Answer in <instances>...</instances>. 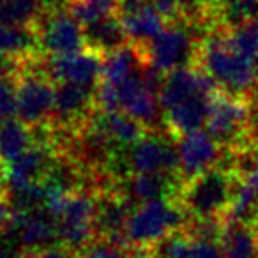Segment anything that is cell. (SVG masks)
<instances>
[{"instance_id":"obj_1","label":"cell","mask_w":258,"mask_h":258,"mask_svg":"<svg viewBox=\"0 0 258 258\" xmlns=\"http://www.w3.org/2000/svg\"><path fill=\"white\" fill-rule=\"evenodd\" d=\"M195 64L204 69L223 92L253 97L256 62L233 50L226 41L225 30L211 29L202 36Z\"/></svg>"},{"instance_id":"obj_2","label":"cell","mask_w":258,"mask_h":258,"mask_svg":"<svg viewBox=\"0 0 258 258\" xmlns=\"http://www.w3.org/2000/svg\"><path fill=\"white\" fill-rule=\"evenodd\" d=\"M207 131L226 151L254 147V104L251 97L218 92L212 96L207 115Z\"/></svg>"},{"instance_id":"obj_3","label":"cell","mask_w":258,"mask_h":258,"mask_svg":"<svg viewBox=\"0 0 258 258\" xmlns=\"http://www.w3.org/2000/svg\"><path fill=\"white\" fill-rule=\"evenodd\" d=\"M237 179L235 170L218 165L184 182L175 200L187 218H225Z\"/></svg>"},{"instance_id":"obj_4","label":"cell","mask_w":258,"mask_h":258,"mask_svg":"<svg viewBox=\"0 0 258 258\" xmlns=\"http://www.w3.org/2000/svg\"><path fill=\"white\" fill-rule=\"evenodd\" d=\"M187 214L175 198H159L140 204L131 211L125 226V237L131 249L142 251L154 246L166 235L180 230Z\"/></svg>"},{"instance_id":"obj_5","label":"cell","mask_w":258,"mask_h":258,"mask_svg":"<svg viewBox=\"0 0 258 258\" xmlns=\"http://www.w3.org/2000/svg\"><path fill=\"white\" fill-rule=\"evenodd\" d=\"M195 29L204 27L187 20L168 22V25L154 39L149 41L147 46H144L147 62L165 75L173 69L195 64L202 39V36L195 34Z\"/></svg>"},{"instance_id":"obj_6","label":"cell","mask_w":258,"mask_h":258,"mask_svg":"<svg viewBox=\"0 0 258 258\" xmlns=\"http://www.w3.org/2000/svg\"><path fill=\"white\" fill-rule=\"evenodd\" d=\"M39 57L27 60L15 78L16 117L32 127L50 124L55 103L53 82L39 69Z\"/></svg>"},{"instance_id":"obj_7","label":"cell","mask_w":258,"mask_h":258,"mask_svg":"<svg viewBox=\"0 0 258 258\" xmlns=\"http://www.w3.org/2000/svg\"><path fill=\"white\" fill-rule=\"evenodd\" d=\"M96 189L83 187L69 195L64 209L57 218L60 244L78 253L96 239Z\"/></svg>"},{"instance_id":"obj_8","label":"cell","mask_w":258,"mask_h":258,"mask_svg":"<svg viewBox=\"0 0 258 258\" xmlns=\"http://www.w3.org/2000/svg\"><path fill=\"white\" fill-rule=\"evenodd\" d=\"M43 55H71L85 50L83 25L66 6L44 9L34 25Z\"/></svg>"},{"instance_id":"obj_9","label":"cell","mask_w":258,"mask_h":258,"mask_svg":"<svg viewBox=\"0 0 258 258\" xmlns=\"http://www.w3.org/2000/svg\"><path fill=\"white\" fill-rule=\"evenodd\" d=\"M103 53L85 48L71 55H41L37 66L55 83H75L96 90L101 78Z\"/></svg>"},{"instance_id":"obj_10","label":"cell","mask_w":258,"mask_h":258,"mask_svg":"<svg viewBox=\"0 0 258 258\" xmlns=\"http://www.w3.org/2000/svg\"><path fill=\"white\" fill-rule=\"evenodd\" d=\"M96 111V90L75 83H58L50 125L60 133H73L85 125Z\"/></svg>"},{"instance_id":"obj_11","label":"cell","mask_w":258,"mask_h":258,"mask_svg":"<svg viewBox=\"0 0 258 258\" xmlns=\"http://www.w3.org/2000/svg\"><path fill=\"white\" fill-rule=\"evenodd\" d=\"M4 235L18 249L30 253L60 244L57 219L48 214L44 209L15 212L11 225Z\"/></svg>"},{"instance_id":"obj_12","label":"cell","mask_w":258,"mask_h":258,"mask_svg":"<svg viewBox=\"0 0 258 258\" xmlns=\"http://www.w3.org/2000/svg\"><path fill=\"white\" fill-rule=\"evenodd\" d=\"M131 211L133 205L115 189L113 180L110 186L96 189V218H94L96 239L129 247L125 226Z\"/></svg>"},{"instance_id":"obj_13","label":"cell","mask_w":258,"mask_h":258,"mask_svg":"<svg viewBox=\"0 0 258 258\" xmlns=\"http://www.w3.org/2000/svg\"><path fill=\"white\" fill-rule=\"evenodd\" d=\"M142 66L137 73L129 76L127 80L120 83L118 87V97H120V110L127 115L140 120L149 129H161V103H159V94L147 83L144 76Z\"/></svg>"},{"instance_id":"obj_14","label":"cell","mask_w":258,"mask_h":258,"mask_svg":"<svg viewBox=\"0 0 258 258\" xmlns=\"http://www.w3.org/2000/svg\"><path fill=\"white\" fill-rule=\"evenodd\" d=\"M177 149L180 159V177L184 182L218 166L225 156V149L212 138L209 131L202 129L177 137Z\"/></svg>"},{"instance_id":"obj_15","label":"cell","mask_w":258,"mask_h":258,"mask_svg":"<svg viewBox=\"0 0 258 258\" xmlns=\"http://www.w3.org/2000/svg\"><path fill=\"white\" fill-rule=\"evenodd\" d=\"M184 180L177 173L165 172H142L131 173L120 180H113V187L133 205L159 198H177Z\"/></svg>"},{"instance_id":"obj_16","label":"cell","mask_w":258,"mask_h":258,"mask_svg":"<svg viewBox=\"0 0 258 258\" xmlns=\"http://www.w3.org/2000/svg\"><path fill=\"white\" fill-rule=\"evenodd\" d=\"M97 127L104 133V137L110 140V144L115 149H125L137 144L138 140L145 137L151 131L147 125H144L140 120L127 115L125 111H96L94 115Z\"/></svg>"},{"instance_id":"obj_17","label":"cell","mask_w":258,"mask_h":258,"mask_svg":"<svg viewBox=\"0 0 258 258\" xmlns=\"http://www.w3.org/2000/svg\"><path fill=\"white\" fill-rule=\"evenodd\" d=\"M124 23L125 34L131 44L137 46H147L149 41H152L163 29H165V16L154 8L151 0H145L144 4L137 6L133 9L118 13Z\"/></svg>"},{"instance_id":"obj_18","label":"cell","mask_w":258,"mask_h":258,"mask_svg":"<svg viewBox=\"0 0 258 258\" xmlns=\"http://www.w3.org/2000/svg\"><path fill=\"white\" fill-rule=\"evenodd\" d=\"M36 142V129L22 118L13 117L0 122V168L15 161Z\"/></svg>"},{"instance_id":"obj_19","label":"cell","mask_w":258,"mask_h":258,"mask_svg":"<svg viewBox=\"0 0 258 258\" xmlns=\"http://www.w3.org/2000/svg\"><path fill=\"white\" fill-rule=\"evenodd\" d=\"M0 55L18 60H32L43 55L34 27H18L0 22Z\"/></svg>"},{"instance_id":"obj_20","label":"cell","mask_w":258,"mask_h":258,"mask_svg":"<svg viewBox=\"0 0 258 258\" xmlns=\"http://www.w3.org/2000/svg\"><path fill=\"white\" fill-rule=\"evenodd\" d=\"M219 242L223 258H258V232L251 223L225 219Z\"/></svg>"},{"instance_id":"obj_21","label":"cell","mask_w":258,"mask_h":258,"mask_svg":"<svg viewBox=\"0 0 258 258\" xmlns=\"http://www.w3.org/2000/svg\"><path fill=\"white\" fill-rule=\"evenodd\" d=\"M83 30H85V48L96 50L103 55L125 46V41H129L118 13L90 23L83 27Z\"/></svg>"},{"instance_id":"obj_22","label":"cell","mask_w":258,"mask_h":258,"mask_svg":"<svg viewBox=\"0 0 258 258\" xmlns=\"http://www.w3.org/2000/svg\"><path fill=\"white\" fill-rule=\"evenodd\" d=\"M258 18V0H211L209 20L212 29L232 30Z\"/></svg>"},{"instance_id":"obj_23","label":"cell","mask_w":258,"mask_h":258,"mask_svg":"<svg viewBox=\"0 0 258 258\" xmlns=\"http://www.w3.org/2000/svg\"><path fill=\"white\" fill-rule=\"evenodd\" d=\"M44 9V0H0V22L18 27H34Z\"/></svg>"},{"instance_id":"obj_24","label":"cell","mask_w":258,"mask_h":258,"mask_svg":"<svg viewBox=\"0 0 258 258\" xmlns=\"http://www.w3.org/2000/svg\"><path fill=\"white\" fill-rule=\"evenodd\" d=\"M66 9L87 27L106 16L117 15L120 6L118 0H66Z\"/></svg>"},{"instance_id":"obj_25","label":"cell","mask_w":258,"mask_h":258,"mask_svg":"<svg viewBox=\"0 0 258 258\" xmlns=\"http://www.w3.org/2000/svg\"><path fill=\"white\" fill-rule=\"evenodd\" d=\"M225 36L233 50L258 62V18L249 20L232 30H225Z\"/></svg>"},{"instance_id":"obj_26","label":"cell","mask_w":258,"mask_h":258,"mask_svg":"<svg viewBox=\"0 0 258 258\" xmlns=\"http://www.w3.org/2000/svg\"><path fill=\"white\" fill-rule=\"evenodd\" d=\"M75 258H138V253L131 247L118 246L103 239H94L89 246L75 253Z\"/></svg>"},{"instance_id":"obj_27","label":"cell","mask_w":258,"mask_h":258,"mask_svg":"<svg viewBox=\"0 0 258 258\" xmlns=\"http://www.w3.org/2000/svg\"><path fill=\"white\" fill-rule=\"evenodd\" d=\"M16 115L15 80L0 78V122L9 120Z\"/></svg>"},{"instance_id":"obj_28","label":"cell","mask_w":258,"mask_h":258,"mask_svg":"<svg viewBox=\"0 0 258 258\" xmlns=\"http://www.w3.org/2000/svg\"><path fill=\"white\" fill-rule=\"evenodd\" d=\"M187 258H223L221 242H218V240H193Z\"/></svg>"},{"instance_id":"obj_29","label":"cell","mask_w":258,"mask_h":258,"mask_svg":"<svg viewBox=\"0 0 258 258\" xmlns=\"http://www.w3.org/2000/svg\"><path fill=\"white\" fill-rule=\"evenodd\" d=\"M154 8L165 16L166 22L182 20V6L179 0H151Z\"/></svg>"},{"instance_id":"obj_30","label":"cell","mask_w":258,"mask_h":258,"mask_svg":"<svg viewBox=\"0 0 258 258\" xmlns=\"http://www.w3.org/2000/svg\"><path fill=\"white\" fill-rule=\"evenodd\" d=\"M13 214H15V211L9 204L8 195H6L4 187L0 186V235H4L8 232L9 225L13 221Z\"/></svg>"},{"instance_id":"obj_31","label":"cell","mask_w":258,"mask_h":258,"mask_svg":"<svg viewBox=\"0 0 258 258\" xmlns=\"http://www.w3.org/2000/svg\"><path fill=\"white\" fill-rule=\"evenodd\" d=\"M30 258H75V253L62 244H58V246H51L46 249L30 253Z\"/></svg>"},{"instance_id":"obj_32","label":"cell","mask_w":258,"mask_h":258,"mask_svg":"<svg viewBox=\"0 0 258 258\" xmlns=\"http://www.w3.org/2000/svg\"><path fill=\"white\" fill-rule=\"evenodd\" d=\"M20 251L22 249H18L8 237L2 239V235H0V258H18Z\"/></svg>"}]
</instances>
